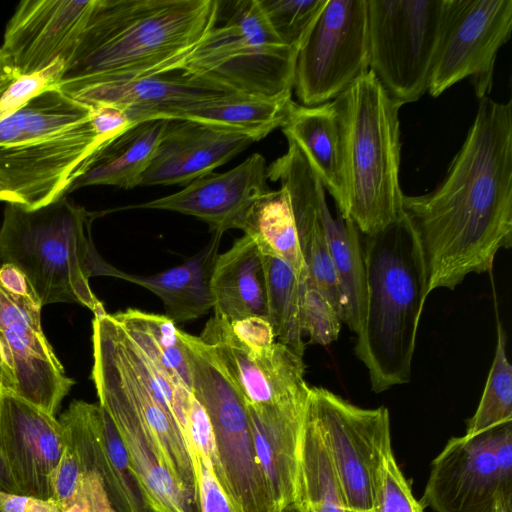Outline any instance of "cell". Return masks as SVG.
I'll list each match as a JSON object with an SVG mask.
<instances>
[{
	"label": "cell",
	"instance_id": "6da1fadb",
	"mask_svg": "<svg viewBox=\"0 0 512 512\" xmlns=\"http://www.w3.org/2000/svg\"><path fill=\"white\" fill-rule=\"evenodd\" d=\"M402 208L422 248L428 295L490 272L512 245V101L480 99L443 180L404 195Z\"/></svg>",
	"mask_w": 512,
	"mask_h": 512
},
{
	"label": "cell",
	"instance_id": "7a4b0ae2",
	"mask_svg": "<svg viewBox=\"0 0 512 512\" xmlns=\"http://www.w3.org/2000/svg\"><path fill=\"white\" fill-rule=\"evenodd\" d=\"M218 10V0H94L57 87L69 94L179 70Z\"/></svg>",
	"mask_w": 512,
	"mask_h": 512
},
{
	"label": "cell",
	"instance_id": "3957f363",
	"mask_svg": "<svg viewBox=\"0 0 512 512\" xmlns=\"http://www.w3.org/2000/svg\"><path fill=\"white\" fill-rule=\"evenodd\" d=\"M111 139L90 106L57 86L42 91L0 122V201L33 210L60 199Z\"/></svg>",
	"mask_w": 512,
	"mask_h": 512
},
{
	"label": "cell",
	"instance_id": "277c9868",
	"mask_svg": "<svg viewBox=\"0 0 512 512\" xmlns=\"http://www.w3.org/2000/svg\"><path fill=\"white\" fill-rule=\"evenodd\" d=\"M366 310L354 347L375 393L411 379L419 320L428 296L418 237L403 216L364 236Z\"/></svg>",
	"mask_w": 512,
	"mask_h": 512
},
{
	"label": "cell",
	"instance_id": "5b68a950",
	"mask_svg": "<svg viewBox=\"0 0 512 512\" xmlns=\"http://www.w3.org/2000/svg\"><path fill=\"white\" fill-rule=\"evenodd\" d=\"M97 213L66 196L37 209L6 204L0 224V265L10 263L29 280L42 307L76 303L106 314L89 279L109 263L97 252L91 225Z\"/></svg>",
	"mask_w": 512,
	"mask_h": 512
},
{
	"label": "cell",
	"instance_id": "8992f818",
	"mask_svg": "<svg viewBox=\"0 0 512 512\" xmlns=\"http://www.w3.org/2000/svg\"><path fill=\"white\" fill-rule=\"evenodd\" d=\"M342 140L344 208L363 236L403 216L400 171L402 105L369 70L333 101Z\"/></svg>",
	"mask_w": 512,
	"mask_h": 512
},
{
	"label": "cell",
	"instance_id": "52a82bcc",
	"mask_svg": "<svg viewBox=\"0 0 512 512\" xmlns=\"http://www.w3.org/2000/svg\"><path fill=\"white\" fill-rule=\"evenodd\" d=\"M92 345L96 392L115 396L132 411L175 483L200 512L192 453L174 418L187 385L143 350L112 314L94 317Z\"/></svg>",
	"mask_w": 512,
	"mask_h": 512
},
{
	"label": "cell",
	"instance_id": "ba28073f",
	"mask_svg": "<svg viewBox=\"0 0 512 512\" xmlns=\"http://www.w3.org/2000/svg\"><path fill=\"white\" fill-rule=\"evenodd\" d=\"M227 4L223 24L211 29L179 70L240 94H291L297 50L278 38L258 0Z\"/></svg>",
	"mask_w": 512,
	"mask_h": 512
},
{
	"label": "cell",
	"instance_id": "9c48e42d",
	"mask_svg": "<svg viewBox=\"0 0 512 512\" xmlns=\"http://www.w3.org/2000/svg\"><path fill=\"white\" fill-rule=\"evenodd\" d=\"M192 374V391L205 408L214 435L221 485L235 512H276L259 467L245 399L213 350L180 330Z\"/></svg>",
	"mask_w": 512,
	"mask_h": 512
},
{
	"label": "cell",
	"instance_id": "30bf717a",
	"mask_svg": "<svg viewBox=\"0 0 512 512\" xmlns=\"http://www.w3.org/2000/svg\"><path fill=\"white\" fill-rule=\"evenodd\" d=\"M450 0H367L369 70L400 105L428 90Z\"/></svg>",
	"mask_w": 512,
	"mask_h": 512
},
{
	"label": "cell",
	"instance_id": "8fae6325",
	"mask_svg": "<svg viewBox=\"0 0 512 512\" xmlns=\"http://www.w3.org/2000/svg\"><path fill=\"white\" fill-rule=\"evenodd\" d=\"M306 412L328 453L346 509L373 512L386 462L393 455L389 410L362 408L312 386Z\"/></svg>",
	"mask_w": 512,
	"mask_h": 512
},
{
	"label": "cell",
	"instance_id": "7c38bea8",
	"mask_svg": "<svg viewBox=\"0 0 512 512\" xmlns=\"http://www.w3.org/2000/svg\"><path fill=\"white\" fill-rule=\"evenodd\" d=\"M368 71L367 0H326L297 50L293 88L301 105L333 101Z\"/></svg>",
	"mask_w": 512,
	"mask_h": 512
},
{
	"label": "cell",
	"instance_id": "4fadbf2b",
	"mask_svg": "<svg viewBox=\"0 0 512 512\" xmlns=\"http://www.w3.org/2000/svg\"><path fill=\"white\" fill-rule=\"evenodd\" d=\"M512 30V0H450L428 92L440 96L468 78L480 100L488 97L495 61Z\"/></svg>",
	"mask_w": 512,
	"mask_h": 512
},
{
	"label": "cell",
	"instance_id": "5bb4252c",
	"mask_svg": "<svg viewBox=\"0 0 512 512\" xmlns=\"http://www.w3.org/2000/svg\"><path fill=\"white\" fill-rule=\"evenodd\" d=\"M199 337L213 350L248 406L268 409L307 401L310 386L303 357L284 344L276 341L252 353L234 335L230 323L215 314Z\"/></svg>",
	"mask_w": 512,
	"mask_h": 512
},
{
	"label": "cell",
	"instance_id": "9a60e30c",
	"mask_svg": "<svg viewBox=\"0 0 512 512\" xmlns=\"http://www.w3.org/2000/svg\"><path fill=\"white\" fill-rule=\"evenodd\" d=\"M41 308L0 287V353L13 377L12 393L55 416L75 382L43 333Z\"/></svg>",
	"mask_w": 512,
	"mask_h": 512
},
{
	"label": "cell",
	"instance_id": "2e32d148",
	"mask_svg": "<svg viewBox=\"0 0 512 512\" xmlns=\"http://www.w3.org/2000/svg\"><path fill=\"white\" fill-rule=\"evenodd\" d=\"M94 0L21 1L8 21L1 50L19 77L71 57Z\"/></svg>",
	"mask_w": 512,
	"mask_h": 512
},
{
	"label": "cell",
	"instance_id": "e0dca14e",
	"mask_svg": "<svg viewBox=\"0 0 512 512\" xmlns=\"http://www.w3.org/2000/svg\"><path fill=\"white\" fill-rule=\"evenodd\" d=\"M419 502L433 512H495L503 506L491 429L449 439L432 461Z\"/></svg>",
	"mask_w": 512,
	"mask_h": 512
},
{
	"label": "cell",
	"instance_id": "ac0fdd59",
	"mask_svg": "<svg viewBox=\"0 0 512 512\" xmlns=\"http://www.w3.org/2000/svg\"><path fill=\"white\" fill-rule=\"evenodd\" d=\"M65 447L58 419L0 391V448L19 494L52 498L53 472Z\"/></svg>",
	"mask_w": 512,
	"mask_h": 512
},
{
	"label": "cell",
	"instance_id": "d6986e66",
	"mask_svg": "<svg viewBox=\"0 0 512 512\" xmlns=\"http://www.w3.org/2000/svg\"><path fill=\"white\" fill-rule=\"evenodd\" d=\"M267 179L278 181L286 189L309 280L327 297L343 322L344 301L322 220L327 203L323 184L291 141L287 152L267 167Z\"/></svg>",
	"mask_w": 512,
	"mask_h": 512
},
{
	"label": "cell",
	"instance_id": "ffe728a7",
	"mask_svg": "<svg viewBox=\"0 0 512 512\" xmlns=\"http://www.w3.org/2000/svg\"><path fill=\"white\" fill-rule=\"evenodd\" d=\"M58 421L65 444L73 448L84 464L100 474L117 512H152L120 435L99 403L75 400Z\"/></svg>",
	"mask_w": 512,
	"mask_h": 512
},
{
	"label": "cell",
	"instance_id": "44dd1931",
	"mask_svg": "<svg viewBox=\"0 0 512 512\" xmlns=\"http://www.w3.org/2000/svg\"><path fill=\"white\" fill-rule=\"evenodd\" d=\"M269 188L264 157L252 154L238 166L195 179L174 194L123 209H157L194 216L212 232L241 229L253 203Z\"/></svg>",
	"mask_w": 512,
	"mask_h": 512
},
{
	"label": "cell",
	"instance_id": "7402d4cb",
	"mask_svg": "<svg viewBox=\"0 0 512 512\" xmlns=\"http://www.w3.org/2000/svg\"><path fill=\"white\" fill-rule=\"evenodd\" d=\"M235 93L208 78L175 70L135 80L91 85L66 95L88 106L119 108L133 125L154 119L170 120L191 105Z\"/></svg>",
	"mask_w": 512,
	"mask_h": 512
},
{
	"label": "cell",
	"instance_id": "603a6c76",
	"mask_svg": "<svg viewBox=\"0 0 512 512\" xmlns=\"http://www.w3.org/2000/svg\"><path fill=\"white\" fill-rule=\"evenodd\" d=\"M255 137L230 129L170 119L140 186L189 184L245 150Z\"/></svg>",
	"mask_w": 512,
	"mask_h": 512
},
{
	"label": "cell",
	"instance_id": "cb8c5ba5",
	"mask_svg": "<svg viewBox=\"0 0 512 512\" xmlns=\"http://www.w3.org/2000/svg\"><path fill=\"white\" fill-rule=\"evenodd\" d=\"M306 405L307 401L268 409L247 405L256 458L276 511L297 500Z\"/></svg>",
	"mask_w": 512,
	"mask_h": 512
},
{
	"label": "cell",
	"instance_id": "d4e9b609",
	"mask_svg": "<svg viewBox=\"0 0 512 512\" xmlns=\"http://www.w3.org/2000/svg\"><path fill=\"white\" fill-rule=\"evenodd\" d=\"M223 233L213 232L208 244L182 264L154 275L140 276L108 266L105 276L121 278L157 295L165 316L174 323L197 319L213 309L211 275Z\"/></svg>",
	"mask_w": 512,
	"mask_h": 512
},
{
	"label": "cell",
	"instance_id": "484cf974",
	"mask_svg": "<svg viewBox=\"0 0 512 512\" xmlns=\"http://www.w3.org/2000/svg\"><path fill=\"white\" fill-rule=\"evenodd\" d=\"M97 396L120 435L152 512H198L175 483L152 438L132 411L109 393L97 392Z\"/></svg>",
	"mask_w": 512,
	"mask_h": 512
},
{
	"label": "cell",
	"instance_id": "4316f807",
	"mask_svg": "<svg viewBox=\"0 0 512 512\" xmlns=\"http://www.w3.org/2000/svg\"><path fill=\"white\" fill-rule=\"evenodd\" d=\"M214 314L229 323L259 316L266 319L263 254L247 234L216 258L210 281Z\"/></svg>",
	"mask_w": 512,
	"mask_h": 512
},
{
	"label": "cell",
	"instance_id": "83f0119b",
	"mask_svg": "<svg viewBox=\"0 0 512 512\" xmlns=\"http://www.w3.org/2000/svg\"><path fill=\"white\" fill-rule=\"evenodd\" d=\"M333 198L338 213L344 208L341 129L332 101L317 105L294 104L282 127Z\"/></svg>",
	"mask_w": 512,
	"mask_h": 512
},
{
	"label": "cell",
	"instance_id": "f1b7e54d",
	"mask_svg": "<svg viewBox=\"0 0 512 512\" xmlns=\"http://www.w3.org/2000/svg\"><path fill=\"white\" fill-rule=\"evenodd\" d=\"M166 124L165 119L139 122L112 138L95 154L70 192L93 185L123 189L140 185Z\"/></svg>",
	"mask_w": 512,
	"mask_h": 512
},
{
	"label": "cell",
	"instance_id": "f546056e",
	"mask_svg": "<svg viewBox=\"0 0 512 512\" xmlns=\"http://www.w3.org/2000/svg\"><path fill=\"white\" fill-rule=\"evenodd\" d=\"M294 104L291 94L269 98L235 93L191 105L172 119L243 132L258 141L274 129L283 127Z\"/></svg>",
	"mask_w": 512,
	"mask_h": 512
},
{
	"label": "cell",
	"instance_id": "4dcf8cb0",
	"mask_svg": "<svg viewBox=\"0 0 512 512\" xmlns=\"http://www.w3.org/2000/svg\"><path fill=\"white\" fill-rule=\"evenodd\" d=\"M323 226L331 261L343 297V323L356 335L361 330L366 310V269L362 234L349 219L334 218L326 203Z\"/></svg>",
	"mask_w": 512,
	"mask_h": 512
},
{
	"label": "cell",
	"instance_id": "1f68e13d",
	"mask_svg": "<svg viewBox=\"0 0 512 512\" xmlns=\"http://www.w3.org/2000/svg\"><path fill=\"white\" fill-rule=\"evenodd\" d=\"M240 230L255 240L262 254L281 259L301 280L309 279L284 187L263 193L250 207Z\"/></svg>",
	"mask_w": 512,
	"mask_h": 512
},
{
	"label": "cell",
	"instance_id": "d6a6232c",
	"mask_svg": "<svg viewBox=\"0 0 512 512\" xmlns=\"http://www.w3.org/2000/svg\"><path fill=\"white\" fill-rule=\"evenodd\" d=\"M266 319L271 324L276 341L284 344L298 356L305 352L301 324L304 286L293 269L281 259L263 254Z\"/></svg>",
	"mask_w": 512,
	"mask_h": 512
},
{
	"label": "cell",
	"instance_id": "836d02e7",
	"mask_svg": "<svg viewBox=\"0 0 512 512\" xmlns=\"http://www.w3.org/2000/svg\"><path fill=\"white\" fill-rule=\"evenodd\" d=\"M296 501L303 512H347L328 453L306 410L300 441Z\"/></svg>",
	"mask_w": 512,
	"mask_h": 512
},
{
	"label": "cell",
	"instance_id": "e575fe53",
	"mask_svg": "<svg viewBox=\"0 0 512 512\" xmlns=\"http://www.w3.org/2000/svg\"><path fill=\"white\" fill-rule=\"evenodd\" d=\"M129 336L192 389V374L176 323L165 315L129 308L112 314Z\"/></svg>",
	"mask_w": 512,
	"mask_h": 512
},
{
	"label": "cell",
	"instance_id": "d590c367",
	"mask_svg": "<svg viewBox=\"0 0 512 512\" xmlns=\"http://www.w3.org/2000/svg\"><path fill=\"white\" fill-rule=\"evenodd\" d=\"M506 344V332L498 319L494 358L477 409L467 420V436L512 421V366L507 357Z\"/></svg>",
	"mask_w": 512,
	"mask_h": 512
},
{
	"label": "cell",
	"instance_id": "8d00e7d4",
	"mask_svg": "<svg viewBox=\"0 0 512 512\" xmlns=\"http://www.w3.org/2000/svg\"><path fill=\"white\" fill-rule=\"evenodd\" d=\"M326 0H258L270 26L287 46L298 50Z\"/></svg>",
	"mask_w": 512,
	"mask_h": 512
},
{
	"label": "cell",
	"instance_id": "74e56055",
	"mask_svg": "<svg viewBox=\"0 0 512 512\" xmlns=\"http://www.w3.org/2000/svg\"><path fill=\"white\" fill-rule=\"evenodd\" d=\"M342 323L327 297L308 279L303 291L301 324L309 343L326 346L336 341Z\"/></svg>",
	"mask_w": 512,
	"mask_h": 512
},
{
	"label": "cell",
	"instance_id": "f35d334b",
	"mask_svg": "<svg viewBox=\"0 0 512 512\" xmlns=\"http://www.w3.org/2000/svg\"><path fill=\"white\" fill-rule=\"evenodd\" d=\"M423 509L393 454L386 462L373 512H423Z\"/></svg>",
	"mask_w": 512,
	"mask_h": 512
},
{
	"label": "cell",
	"instance_id": "ab89813d",
	"mask_svg": "<svg viewBox=\"0 0 512 512\" xmlns=\"http://www.w3.org/2000/svg\"><path fill=\"white\" fill-rule=\"evenodd\" d=\"M64 64L57 61L47 69L15 80L0 98V122L42 91L57 86Z\"/></svg>",
	"mask_w": 512,
	"mask_h": 512
},
{
	"label": "cell",
	"instance_id": "60d3db41",
	"mask_svg": "<svg viewBox=\"0 0 512 512\" xmlns=\"http://www.w3.org/2000/svg\"><path fill=\"white\" fill-rule=\"evenodd\" d=\"M200 512H235L231 501L214 473L211 461L203 454L192 453Z\"/></svg>",
	"mask_w": 512,
	"mask_h": 512
},
{
	"label": "cell",
	"instance_id": "b9f144b4",
	"mask_svg": "<svg viewBox=\"0 0 512 512\" xmlns=\"http://www.w3.org/2000/svg\"><path fill=\"white\" fill-rule=\"evenodd\" d=\"M491 434L502 505L512 510V421L492 428Z\"/></svg>",
	"mask_w": 512,
	"mask_h": 512
},
{
	"label": "cell",
	"instance_id": "7bdbcfd3",
	"mask_svg": "<svg viewBox=\"0 0 512 512\" xmlns=\"http://www.w3.org/2000/svg\"><path fill=\"white\" fill-rule=\"evenodd\" d=\"M230 325L237 339L252 353H258L276 342L272 326L265 318L250 316Z\"/></svg>",
	"mask_w": 512,
	"mask_h": 512
},
{
	"label": "cell",
	"instance_id": "ee69618b",
	"mask_svg": "<svg viewBox=\"0 0 512 512\" xmlns=\"http://www.w3.org/2000/svg\"><path fill=\"white\" fill-rule=\"evenodd\" d=\"M0 287L19 301L42 307L25 274L13 264L0 265Z\"/></svg>",
	"mask_w": 512,
	"mask_h": 512
},
{
	"label": "cell",
	"instance_id": "f6af8a7d",
	"mask_svg": "<svg viewBox=\"0 0 512 512\" xmlns=\"http://www.w3.org/2000/svg\"><path fill=\"white\" fill-rule=\"evenodd\" d=\"M90 107L92 123L101 135L114 138L132 125L119 108L110 105Z\"/></svg>",
	"mask_w": 512,
	"mask_h": 512
},
{
	"label": "cell",
	"instance_id": "bcb514c9",
	"mask_svg": "<svg viewBox=\"0 0 512 512\" xmlns=\"http://www.w3.org/2000/svg\"><path fill=\"white\" fill-rule=\"evenodd\" d=\"M0 512H61L52 499H43L0 489Z\"/></svg>",
	"mask_w": 512,
	"mask_h": 512
},
{
	"label": "cell",
	"instance_id": "7dc6e473",
	"mask_svg": "<svg viewBox=\"0 0 512 512\" xmlns=\"http://www.w3.org/2000/svg\"><path fill=\"white\" fill-rule=\"evenodd\" d=\"M19 78L11 62L0 49V98L8 87Z\"/></svg>",
	"mask_w": 512,
	"mask_h": 512
},
{
	"label": "cell",
	"instance_id": "c3c4849f",
	"mask_svg": "<svg viewBox=\"0 0 512 512\" xmlns=\"http://www.w3.org/2000/svg\"><path fill=\"white\" fill-rule=\"evenodd\" d=\"M0 489L18 493L17 486L0 448ZM19 494V493H18Z\"/></svg>",
	"mask_w": 512,
	"mask_h": 512
},
{
	"label": "cell",
	"instance_id": "681fc988",
	"mask_svg": "<svg viewBox=\"0 0 512 512\" xmlns=\"http://www.w3.org/2000/svg\"><path fill=\"white\" fill-rule=\"evenodd\" d=\"M13 389H14L13 377H12L10 371L8 370V368L6 367V365L2 359L1 353H0V391L12 393Z\"/></svg>",
	"mask_w": 512,
	"mask_h": 512
},
{
	"label": "cell",
	"instance_id": "f907efd6",
	"mask_svg": "<svg viewBox=\"0 0 512 512\" xmlns=\"http://www.w3.org/2000/svg\"><path fill=\"white\" fill-rule=\"evenodd\" d=\"M276 512H303V509L297 501H294L279 508Z\"/></svg>",
	"mask_w": 512,
	"mask_h": 512
},
{
	"label": "cell",
	"instance_id": "816d5d0a",
	"mask_svg": "<svg viewBox=\"0 0 512 512\" xmlns=\"http://www.w3.org/2000/svg\"><path fill=\"white\" fill-rule=\"evenodd\" d=\"M495 512H512V510H508V509L504 508L503 506L499 505L496 508Z\"/></svg>",
	"mask_w": 512,
	"mask_h": 512
},
{
	"label": "cell",
	"instance_id": "f5cc1de1",
	"mask_svg": "<svg viewBox=\"0 0 512 512\" xmlns=\"http://www.w3.org/2000/svg\"><path fill=\"white\" fill-rule=\"evenodd\" d=\"M347 512H360V511H352V510H347Z\"/></svg>",
	"mask_w": 512,
	"mask_h": 512
}]
</instances>
